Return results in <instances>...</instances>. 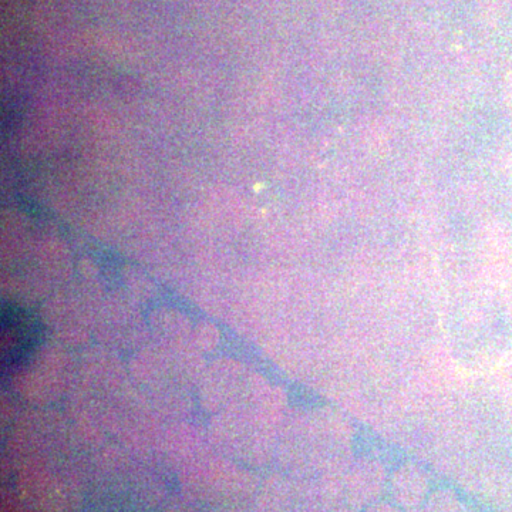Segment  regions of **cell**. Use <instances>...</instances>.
Returning <instances> with one entry per match:
<instances>
[{
	"label": "cell",
	"mask_w": 512,
	"mask_h": 512,
	"mask_svg": "<svg viewBox=\"0 0 512 512\" xmlns=\"http://www.w3.org/2000/svg\"><path fill=\"white\" fill-rule=\"evenodd\" d=\"M384 468L377 461L350 460L329 483V493L343 507L356 511L382 494Z\"/></svg>",
	"instance_id": "cell-1"
},
{
	"label": "cell",
	"mask_w": 512,
	"mask_h": 512,
	"mask_svg": "<svg viewBox=\"0 0 512 512\" xmlns=\"http://www.w3.org/2000/svg\"><path fill=\"white\" fill-rule=\"evenodd\" d=\"M392 487L397 503L413 511L426 500L429 481L420 468L404 466L394 473Z\"/></svg>",
	"instance_id": "cell-2"
},
{
	"label": "cell",
	"mask_w": 512,
	"mask_h": 512,
	"mask_svg": "<svg viewBox=\"0 0 512 512\" xmlns=\"http://www.w3.org/2000/svg\"><path fill=\"white\" fill-rule=\"evenodd\" d=\"M426 512H470L453 491H437L429 498Z\"/></svg>",
	"instance_id": "cell-3"
},
{
	"label": "cell",
	"mask_w": 512,
	"mask_h": 512,
	"mask_svg": "<svg viewBox=\"0 0 512 512\" xmlns=\"http://www.w3.org/2000/svg\"><path fill=\"white\" fill-rule=\"evenodd\" d=\"M367 512H414V511H403L400 510V508L392 507V505L389 504H376L373 505V507H370Z\"/></svg>",
	"instance_id": "cell-4"
}]
</instances>
